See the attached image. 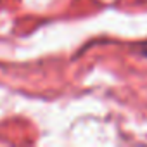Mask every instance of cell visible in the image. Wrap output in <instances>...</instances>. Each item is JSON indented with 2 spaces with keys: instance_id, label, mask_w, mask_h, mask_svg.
<instances>
[{
  "instance_id": "cell-1",
  "label": "cell",
  "mask_w": 147,
  "mask_h": 147,
  "mask_svg": "<svg viewBox=\"0 0 147 147\" xmlns=\"http://www.w3.org/2000/svg\"><path fill=\"white\" fill-rule=\"evenodd\" d=\"M142 54H144V55H147V42L142 45Z\"/></svg>"
}]
</instances>
